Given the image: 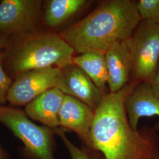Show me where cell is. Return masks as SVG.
<instances>
[{"label": "cell", "mask_w": 159, "mask_h": 159, "mask_svg": "<svg viewBox=\"0 0 159 159\" xmlns=\"http://www.w3.org/2000/svg\"><path fill=\"white\" fill-rule=\"evenodd\" d=\"M86 0H50L47 1L44 22L47 26L56 27L67 21L83 8Z\"/></svg>", "instance_id": "obj_14"}, {"label": "cell", "mask_w": 159, "mask_h": 159, "mask_svg": "<svg viewBox=\"0 0 159 159\" xmlns=\"http://www.w3.org/2000/svg\"><path fill=\"white\" fill-rule=\"evenodd\" d=\"M125 108L130 125L137 130L140 118L159 117V97L150 83H137L125 97Z\"/></svg>", "instance_id": "obj_10"}, {"label": "cell", "mask_w": 159, "mask_h": 159, "mask_svg": "<svg viewBox=\"0 0 159 159\" xmlns=\"http://www.w3.org/2000/svg\"><path fill=\"white\" fill-rule=\"evenodd\" d=\"M41 1L2 0L0 2V33L24 34L35 27Z\"/></svg>", "instance_id": "obj_7"}, {"label": "cell", "mask_w": 159, "mask_h": 159, "mask_svg": "<svg viewBox=\"0 0 159 159\" xmlns=\"http://www.w3.org/2000/svg\"><path fill=\"white\" fill-rule=\"evenodd\" d=\"M3 57L4 54L0 52V105L4 104L7 101V96L12 84L11 79L2 68Z\"/></svg>", "instance_id": "obj_17"}, {"label": "cell", "mask_w": 159, "mask_h": 159, "mask_svg": "<svg viewBox=\"0 0 159 159\" xmlns=\"http://www.w3.org/2000/svg\"><path fill=\"white\" fill-rule=\"evenodd\" d=\"M0 123L7 127L24 144L32 159H55L54 130L35 124L23 110L0 105Z\"/></svg>", "instance_id": "obj_4"}, {"label": "cell", "mask_w": 159, "mask_h": 159, "mask_svg": "<svg viewBox=\"0 0 159 159\" xmlns=\"http://www.w3.org/2000/svg\"><path fill=\"white\" fill-rule=\"evenodd\" d=\"M64 96L58 88L51 89L27 104L25 112L31 119L54 130L59 127L58 116Z\"/></svg>", "instance_id": "obj_11"}, {"label": "cell", "mask_w": 159, "mask_h": 159, "mask_svg": "<svg viewBox=\"0 0 159 159\" xmlns=\"http://www.w3.org/2000/svg\"><path fill=\"white\" fill-rule=\"evenodd\" d=\"M57 88L95 111L104 95L85 73L74 64L61 69Z\"/></svg>", "instance_id": "obj_9"}, {"label": "cell", "mask_w": 159, "mask_h": 159, "mask_svg": "<svg viewBox=\"0 0 159 159\" xmlns=\"http://www.w3.org/2000/svg\"><path fill=\"white\" fill-rule=\"evenodd\" d=\"M54 131L55 134H57L62 140L65 146L68 150L71 159H97L94 154L96 150H92L87 147L79 148L76 146L66 136V130L60 127L54 130Z\"/></svg>", "instance_id": "obj_15"}, {"label": "cell", "mask_w": 159, "mask_h": 159, "mask_svg": "<svg viewBox=\"0 0 159 159\" xmlns=\"http://www.w3.org/2000/svg\"><path fill=\"white\" fill-rule=\"evenodd\" d=\"M137 8L142 20L159 24V0H140Z\"/></svg>", "instance_id": "obj_16"}, {"label": "cell", "mask_w": 159, "mask_h": 159, "mask_svg": "<svg viewBox=\"0 0 159 159\" xmlns=\"http://www.w3.org/2000/svg\"><path fill=\"white\" fill-rule=\"evenodd\" d=\"M61 69L48 67L30 70L18 74L12 83L7 101L13 106L27 105L51 89L57 87Z\"/></svg>", "instance_id": "obj_6"}, {"label": "cell", "mask_w": 159, "mask_h": 159, "mask_svg": "<svg viewBox=\"0 0 159 159\" xmlns=\"http://www.w3.org/2000/svg\"><path fill=\"white\" fill-rule=\"evenodd\" d=\"M74 52L60 35H34L15 49L11 60L12 68L18 74L48 67L63 69L73 64Z\"/></svg>", "instance_id": "obj_3"}, {"label": "cell", "mask_w": 159, "mask_h": 159, "mask_svg": "<svg viewBox=\"0 0 159 159\" xmlns=\"http://www.w3.org/2000/svg\"><path fill=\"white\" fill-rule=\"evenodd\" d=\"M142 21L136 2L111 0L102 3L60 35L77 53L105 54L114 45L129 40Z\"/></svg>", "instance_id": "obj_2"}, {"label": "cell", "mask_w": 159, "mask_h": 159, "mask_svg": "<svg viewBox=\"0 0 159 159\" xmlns=\"http://www.w3.org/2000/svg\"><path fill=\"white\" fill-rule=\"evenodd\" d=\"M7 44V40L4 36L0 35V49L3 48Z\"/></svg>", "instance_id": "obj_19"}, {"label": "cell", "mask_w": 159, "mask_h": 159, "mask_svg": "<svg viewBox=\"0 0 159 159\" xmlns=\"http://www.w3.org/2000/svg\"><path fill=\"white\" fill-rule=\"evenodd\" d=\"M137 84L104 94L94 111L91 143L104 159H159L157 129L144 127L134 130L127 118L125 97Z\"/></svg>", "instance_id": "obj_1"}, {"label": "cell", "mask_w": 159, "mask_h": 159, "mask_svg": "<svg viewBox=\"0 0 159 159\" xmlns=\"http://www.w3.org/2000/svg\"><path fill=\"white\" fill-rule=\"evenodd\" d=\"M94 111L85 103L65 94L58 116L59 127L74 132L85 147L93 149L90 133Z\"/></svg>", "instance_id": "obj_8"}, {"label": "cell", "mask_w": 159, "mask_h": 159, "mask_svg": "<svg viewBox=\"0 0 159 159\" xmlns=\"http://www.w3.org/2000/svg\"><path fill=\"white\" fill-rule=\"evenodd\" d=\"M0 159H8L6 154L5 153L4 150L1 147V144H0Z\"/></svg>", "instance_id": "obj_20"}, {"label": "cell", "mask_w": 159, "mask_h": 159, "mask_svg": "<svg viewBox=\"0 0 159 159\" xmlns=\"http://www.w3.org/2000/svg\"><path fill=\"white\" fill-rule=\"evenodd\" d=\"M151 85L156 94L159 97V63L156 73L154 77Z\"/></svg>", "instance_id": "obj_18"}, {"label": "cell", "mask_w": 159, "mask_h": 159, "mask_svg": "<svg viewBox=\"0 0 159 159\" xmlns=\"http://www.w3.org/2000/svg\"><path fill=\"white\" fill-rule=\"evenodd\" d=\"M137 83L152 82L159 63V24L142 20L128 40Z\"/></svg>", "instance_id": "obj_5"}, {"label": "cell", "mask_w": 159, "mask_h": 159, "mask_svg": "<svg viewBox=\"0 0 159 159\" xmlns=\"http://www.w3.org/2000/svg\"><path fill=\"white\" fill-rule=\"evenodd\" d=\"M110 92L119 91L126 84L131 73L132 61L128 40L118 43L105 53Z\"/></svg>", "instance_id": "obj_12"}, {"label": "cell", "mask_w": 159, "mask_h": 159, "mask_svg": "<svg viewBox=\"0 0 159 159\" xmlns=\"http://www.w3.org/2000/svg\"><path fill=\"white\" fill-rule=\"evenodd\" d=\"M73 64L83 70L95 85L103 91L108 80L105 54L95 51L83 52L74 57Z\"/></svg>", "instance_id": "obj_13"}]
</instances>
